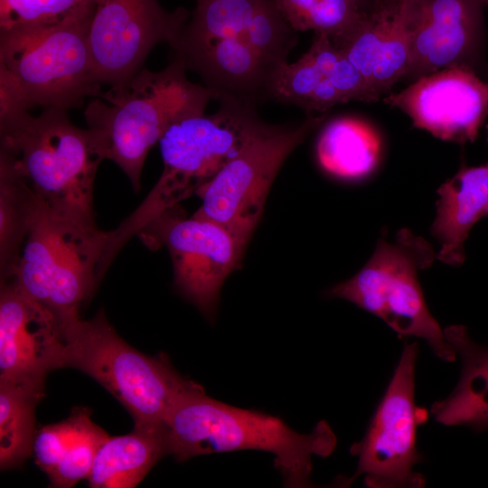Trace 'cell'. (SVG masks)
<instances>
[{
  "label": "cell",
  "mask_w": 488,
  "mask_h": 488,
  "mask_svg": "<svg viewBox=\"0 0 488 488\" xmlns=\"http://www.w3.org/2000/svg\"><path fill=\"white\" fill-rule=\"evenodd\" d=\"M383 101L418 128L460 144L473 142L488 116V83L467 67L446 68L413 81Z\"/></svg>",
  "instance_id": "cell-15"
},
{
  "label": "cell",
  "mask_w": 488,
  "mask_h": 488,
  "mask_svg": "<svg viewBox=\"0 0 488 488\" xmlns=\"http://www.w3.org/2000/svg\"><path fill=\"white\" fill-rule=\"evenodd\" d=\"M66 111L50 108L36 117L29 110L0 112V158L51 212L96 224L93 186L105 156L92 130L74 126Z\"/></svg>",
  "instance_id": "cell-3"
},
{
  "label": "cell",
  "mask_w": 488,
  "mask_h": 488,
  "mask_svg": "<svg viewBox=\"0 0 488 488\" xmlns=\"http://www.w3.org/2000/svg\"><path fill=\"white\" fill-rule=\"evenodd\" d=\"M110 237V230H101L96 224L51 212L39 200L33 224L8 280L62 324L73 321L80 317V307L104 276Z\"/></svg>",
  "instance_id": "cell-8"
},
{
  "label": "cell",
  "mask_w": 488,
  "mask_h": 488,
  "mask_svg": "<svg viewBox=\"0 0 488 488\" xmlns=\"http://www.w3.org/2000/svg\"><path fill=\"white\" fill-rule=\"evenodd\" d=\"M167 455L170 453L164 425L134 427L129 434L106 439L87 480L93 488H133Z\"/></svg>",
  "instance_id": "cell-20"
},
{
  "label": "cell",
  "mask_w": 488,
  "mask_h": 488,
  "mask_svg": "<svg viewBox=\"0 0 488 488\" xmlns=\"http://www.w3.org/2000/svg\"><path fill=\"white\" fill-rule=\"evenodd\" d=\"M418 353L417 342L405 343L364 436L350 447L358 465L345 484L363 475L371 488L425 486V477L414 469L422 461L416 445L418 425L427 419V411L415 404Z\"/></svg>",
  "instance_id": "cell-11"
},
{
  "label": "cell",
  "mask_w": 488,
  "mask_h": 488,
  "mask_svg": "<svg viewBox=\"0 0 488 488\" xmlns=\"http://www.w3.org/2000/svg\"><path fill=\"white\" fill-rule=\"evenodd\" d=\"M269 97L307 112L327 113L332 107L344 103L331 70L325 45L313 42L300 59L283 64L272 78Z\"/></svg>",
  "instance_id": "cell-21"
},
{
  "label": "cell",
  "mask_w": 488,
  "mask_h": 488,
  "mask_svg": "<svg viewBox=\"0 0 488 488\" xmlns=\"http://www.w3.org/2000/svg\"><path fill=\"white\" fill-rule=\"evenodd\" d=\"M444 333L461 361V375L454 390L433 403L430 412L444 426L481 432L488 427V347L474 342L461 324L445 328Z\"/></svg>",
  "instance_id": "cell-19"
},
{
  "label": "cell",
  "mask_w": 488,
  "mask_h": 488,
  "mask_svg": "<svg viewBox=\"0 0 488 488\" xmlns=\"http://www.w3.org/2000/svg\"><path fill=\"white\" fill-rule=\"evenodd\" d=\"M138 234L147 246L167 248L175 287L212 320L221 286L240 261L245 247L221 225L194 214L183 219L173 209Z\"/></svg>",
  "instance_id": "cell-12"
},
{
  "label": "cell",
  "mask_w": 488,
  "mask_h": 488,
  "mask_svg": "<svg viewBox=\"0 0 488 488\" xmlns=\"http://www.w3.org/2000/svg\"><path fill=\"white\" fill-rule=\"evenodd\" d=\"M296 40L276 0H197L171 47L217 99L256 106Z\"/></svg>",
  "instance_id": "cell-1"
},
{
  "label": "cell",
  "mask_w": 488,
  "mask_h": 488,
  "mask_svg": "<svg viewBox=\"0 0 488 488\" xmlns=\"http://www.w3.org/2000/svg\"><path fill=\"white\" fill-rule=\"evenodd\" d=\"M89 412L76 408L70 416L58 423L42 426L35 432L33 451L37 465L47 475L58 465L67 447L76 435L83 418Z\"/></svg>",
  "instance_id": "cell-28"
},
{
  "label": "cell",
  "mask_w": 488,
  "mask_h": 488,
  "mask_svg": "<svg viewBox=\"0 0 488 488\" xmlns=\"http://www.w3.org/2000/svg\"><path fill=\"white\" fill-rule=\"evenodd\" d=\"M44 389L0 381V468L20 467L32 455L35 407Z\"/></svg>",
  "instance_id": "cell-24"
},
{
  "label": "cell",
  "mask_w": 488,
  "mask_h": 488,
  "mask_svg": "<svg viewBox=\"0 0 488 488\" xmlns=\"http://www.w3.org/2000/svg\"><path fill=\"white\" fill-rule=\"evenodd\" d=\"M164 426L170 455L177 462L239 450L268 452L286 487L311 486L312 457H327L337 446L325 420L311 433L300 434L279 417L226 404L209 397L204 389L180 399Z\"/></svg>",
  "instance_id": "cell-2"
},
{
  "label": "cell",
  "mask_w": 488,
  "mask_h": 488,
  "mask_svg": "<svg viewBox=\"0 0 488 488\" xmlns=\"http://www.w3.org/2000/svg\"><path fill=\"white\" fill-rule=\"evenodd\" d=\"M220 101L215 113L182 118L161 136L162 174L140 206L111 230L109 258L133 234L198 193L267 126L254 106L232 99Z\"/></svg>",
  "instance_id": "cell-5"
},
{
  "label": "cell",
  "mask_w": 488,
  "mask_h": 488,
  "mask_svg": "<svg viewBox=\"0 0 488 488\" xmlns=\"http://www.w3.org/2000/svg\"><path fill=\"white\" fill-rule=\"evenodd\" d=\"M437 192L436 216L431 228L441 246L436 258L449 266H460L470 230L488 215V164L463 166Z\"/></svg>",
  "instance_id": "cell-18"
},
{
  "label": "cell",
  "mask_w": 488,
  "mask_h": 488,
  "mask_svg": "<svg viewBox=\"0 0 488 488\" xmlns=\"http://www.w3.org/2000/svg\"><path fill=\"white\" fill-rule=\"evenodd\" d=\"M480 1L483 3V5H488V0H480Z\"/></svg>",
  "instance_id": "cell-30"
},
{
  "label": "cell",
  "mask_w": 488,
  "mask_h": 488,
  "mask_svg": "<svg viewBox=\"0 0 488 488\" xmlns=\"http://www.w3.org/2000/svg\"><path fill=\"white\" fill-rule=\"evenodd\" d=\"M62 368H74L103 386L132 416L135 427L164 421L185 395L203 388L181 375L166 354L148 356L122 339L104 312L63 324Z\"/></svg>",
  "instance_id": "cell-7"
},
{
  "label": "cell",
  "mask_w": 488,
  "mask_h": 488,
  "mask_svg": "<svg viewBox=\"0 0 488 488\" xmlns=\"http://www.w3.org/2000/svg\"><path fill=\"white\" fill-rule=\"evenodd\" d=\"M89 411L82 420L76 435L61 460L48 475L50 486L69 488L87 479L96 455L109 435L91 420Z\"/></svg>",
  "instance_id": "cell-27"
},
{
  "label": "cell",
  "mask_w": 488,
  "mask_h": 488,
  "mask_svg": "<svg viewBox=\"0 0 488 488\" xmlns=\"http://www.w3.org/2000/svg\"><path fill=\"white\" fill-rule=\"evenodd\" d=\"M434 258L425 239L403 229L392 242L381 238L364 267L328 295L378 316L400 336L423 339L436 357L452 362L455 352L430 314L418 277Z\"/></svg>",
  "instance_id": "cell-9"
},
{
  "label": "cell",
  "mask_w": 488,
  "mask_h": 488,
  "mask_svg": "<svg viewBox=\"0 0 488 488\" xmlns=\"http://www.w3.org/2000/svg\"><path fill=\"white\" fill-rule=\"evenodd\" d=\"M276 4L295 31L312 30L333 40L350 32L364 11L354 0H276Z\"/></svg>",
  "instance_id": "cell-25"
},
{
  "label": "cell",
  "mask_w": 488,
  "mask_h": 488,
  "mask_svg": "<svg viewBox=\"0 0 488 488\" xmlns=\"http://www.w3.org/2000/svg\"><path fill=\"white\" fill-rule=\"evenodd\" d=\"M380 152L381 141L377 131L368 123L352 117L330 121L316 145L322 168L343 179H357L371 173Z\"/></svg>",
  "instance_id": "cell-22"
},
{
  "label": "cell",
  "mask_w": 488,
  "mask_h": 488,
  "mask_svg": "<svg viewBox=\"0 0 488 488\" xmlns=\"http://www.w3.org/2000/svg\"><path fill=\"white\" fill-rule=\"evenodd\" d=\"M326 116L310 114L294 127L267 125L198 192L202 204L194 215L221 225L246 247L282 164Z\"/></svg>",
  "instance_id": "cell-10"
},
{
  "label": "cell",
  "mask_w": 488,
  "mask_h": 488,
  "mask_svg": "<svg viewBox=\"0 0 488 488\" xmlns=\"http://www.w3.org/2000/svg\"><path fill=\"white\" fill-rule=\"evenodd\" d=\"M38 206L39 199L32 186L7 161L0 158L1 282L13 277Z\"/></svg>",
  "instance_id": "cell-23"
},
{
  "label": "cell",
  "mask_w": 488,
  "mask_h": 488,
  "mask_svg": "<svg viewBox=\"0 0 488 488\" xmlns=\"http://www.w3.org/2000/svg\"><path fill=\"white\" fill-rule=\"evenodd\" d=\"M64 347L60 318L13 280L1 282L0 381L44 389L47 374L62 368Z\"/></svg>",
  "instance_id": "cell-14"
},
{
  "label": "cell",
  "mask_w": 488,
  "mask_h": 488,
  "mask_svg": "<svg viewBox=\"0 0 488 488\" xmlns=\"http://www.w3.org/2000/svg\"><path fill=\"white\" fill-rule=\"evenodd\" d=\"M97 0H0L1 30L47 26L93 14Z\"/></svg>",
  "instance_id": "cell-26"
},
{
  "label": "cell",
  "mask_w": 488,
  "mask_h": 488,
  "mask_svg": "<svg viewBox=\"0 0 488 488\" xmlns=\"http://www.w3.org/2000/svg\"><path fill=\"white\" fill-rule=\"evenodd\" d=\"M92 15L1 30L0 112L67 110L99 94L88 42Z\"/></svg>",
  "instance_id": "cell-6"
},
{
  "label": "cell",
  "mask_w": 488,
  "mask_h": 488,
  "mask_svg": "<svg viewBox=\"0 0 488 488\" xmlns=\"http://www.w3.org/2000/svg\"><path fill=\"white\" fill-rule=\"evenodd\" d=\"M362 9L371 5L376 0H354Z\"/></svg>",
  "instance_id": "cell-29"
},
{
  "label": "cell",
  "mask_w": 488,
  "mask_h": 488,
  "mask_svg": "<svg viewBox=\"0 0 488 488\" xmlns=\"http://www.w3.org/2000/svg\"><path fill=\"white\" fill-rule=\"evenodd\" d=\"M188 19L184 8L168 12L157 0H97L88 42L99 83L127 80L155 45L176 41Z\"/></svg>",
  "instance_id": "cell-13"
},
{
  "label": "cell",
  "mask_w": 488,
  "mask_h": 488,
  "mask_svg": "<svg viewBox=\"0 0 488 488\" xmlns=\"http://www.w3.org/2000/svg\"><path fill=\"white\" fill-rule=\"evenodd\" d=\"M483 6L480 0H417L404 79L415 81L446 68H472L483 36Z\"/></svg>",
  "instance_id": "cell-17"
},
{
  "label": "cell",
  "mask_w": 488,
  "mask_h": 488,
  "mask_svg": "<svg viewBox=\"0 0 488 488\" xmlns=\"http://www.w3.org/2000/svg\"><path fill=\"white\" fill-rule=\"evenodd\" d=\"M487 140H488V126H487Z\"/></svg>",
  "instance_id": "cell-31"
},
{
  "label": "cell",
  "mask_w": 488,
  "mask_h": 488,
  "mask_svg": "<svg viewBox=\"0 0 488 488\" xmlns=\"http://www.w3.org/2000/svg\"><path fill=\"white\" fill-rule=\"evenodd\" d=\"M183 62L174 61L160 71L140 69L127 80L100 91L84 117L105 159L116 163L140 188L143 165L151 147L174 122L205 113L215 95L186 77Z\"/></svg>",
  "instance_id": "cell-4"
},
{
  "label": "cell",
  "mask_w": 488,
  "mask_h": 488,
  "mask_svg": "<svg viewBox=\"0 0 488 488\" xmlns=\"http://www.w3.org/2000/svg\"><path fill=\"white\" fill-rule=\"evenodd\" d=\"M416 2L376 0L350 32L333 40L361 73L376 100L408 70Z\"/></svg>",
  "instance_id": "cell-16"
}]
</instances>
